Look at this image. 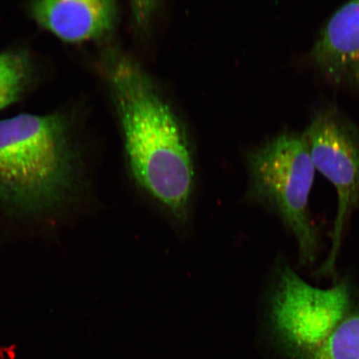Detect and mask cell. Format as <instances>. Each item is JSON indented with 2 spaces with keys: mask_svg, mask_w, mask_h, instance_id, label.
<instances>
[{
  "mask_svg": "<svg viewBox=\"0 0 359 359\" xmlns=\"http://www.w3.org/2000/svg\"><path fill=\"white\" fill-rule=\"evenodd\" d=\"M105 71L135 182L175 221L185 224L195 172L181 123L132 57L111 51L105 60Z\"/></svg>",
  "mask_w": 359,
  "mask_h": 359,
  "instance_id": "1",
  "label": "cell"
},
{
  "mask_svg": "<svg viewBox=\"0 0 359 359\" xmlns=\"http://www.w3.org/2000/svg\"><path fill=\"white\" fill-rule=\"evenodd\" d=\"M65 114L0 121V205L13 214L55 215L85 188L83 152Z\"/></svg>",
  "mask_w": 359,
  "mask_h": 359,
  "instance_id": "2",
  "label": "cell"
},
{
  "mask_svg": "<svg viewBox=\"0 0 359 359\" xmlns=\"http://www.w3.org/2000/svg\"><path fill=\"white\" fill-rule=\"evenodd\" d=\"M247 163L251 196L276 213L294 236L300 266H312L320 246L309 205L316 170L302 133L276 135L250 151Z\"/></svg>",
  "mask_w": 359,
  "mask_h": 359,
  "instance_id": "3",
  "label": "cell"
},
{
  "mask_svg": "<svg viewBox=\"0 0 359 359\" xmlns=\"http://www.w3.org/2000/svg\"><path fill=\"white\" fill-rule=\"evenodd\" d=\"M302 135L314 168L329 180L338 196L330 253L318 271L334 276L345 228L359 209V128L336 107L327 106L314 112Z\"/></svg>",
  "mask_w": 359,
  "mask_h": 359,
  "instance_id": "4",
  "label": "cell"
},
{
  "mask_svg": "<svg viewBox=\"0 0 359 359\" xmlns=\"http://www.w3.org/2000/svg\"><path fill=\"white\" fill-rule=\"evenodd\" d=\"M309 56L332 83L359 89V0L344 4L330 17Z\"/></svg>",
  "mask_w": 359,
  "mask_h": 359,
  "instance_id": "5",
  "label": "cell"
},
{
  "mask_svg": "<svg viewBox=\"0 0 359 359\" xmlns=\"http://www.w3.org/2000/svg\"><path fill=\"white\" fill-rule=\"evenodd\" d=\"M38 24L64 41L81 43L104 37L114 29L118 7L111 0H53L30 4Z\"/></svg>",
  "mask_w": 359,
  "mask_h": 359,
  "instance_id": "6",
  "label": "cell"
},
{
  "mask_svg": "<svg viewBox=\"0 0 359 359\" xmlns=\"http://www.w3.org/2000/svg\"><path fill=\"white\" fill-rule=\"evenodd\" d=\"M307 359H359V296L355 295L342 318Z\"/></svg>",
  "mask_w": 359,
  "mask_h": 359,
  "instance_id": "7",
  "label": "cell"
},
{
  "mask_svg": "<svg viewBox=\"0 0 359 359\" xmlns=\"http://www.w3.org/2000/svg\"><path fill=\"white\" fill-rule=\"evenodd\" d=\"M34 65L27 53H0V110L19 100L32 83Z\"/></svg>",
  "mask_w": 359,
  "mask_h": 359,
  "instance_id": "8",
  "label": "cell"
}]
</instances>
